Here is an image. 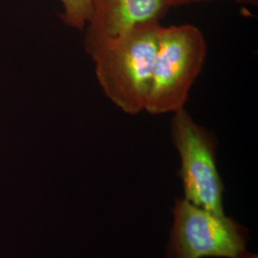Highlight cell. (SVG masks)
<instances>
[{
  "label": "cell",
  "instance_id": "cell-1",
  "mask_svg": "<svg viewBox=\"0 0 258 258\" xmlns=\"http://www.w3.org/2000/svg\"><path fill=\"white\" fill-rule=\"evenodd\" d=\"M160 26L157 19L142 21L84 48L104 95L129 115L145 110Z\"/></svg>",
  "mask_w": 258,
  "mask_h": 258
},
{
  "label": "cell",
  "instance_id": "cell-2",
  "mask_svg": "<svg viewBox=\"0 0 258 258\" xmlns=\"http://www.w3.org/2000/svg\"><path fill=\"white\" fill-rule=\"evenodd\" d=\"M207 53L203 33L196 26L161 25L145 111L162 115L184 108Z\"/></svg>",
  "mask_w": 258,
  "mask_h": 258
},
{
  "label": "cell",
  "instance_id": "cell-3",
  "mask_svg": "<svg viewBox=\"0 0 258 258\" xmlns=\"http://www.w3.org/2000/svg\"><path fill=\"white\" fill-rule=\"evenodd\" d=\"M170 211L165 258H240L249 250V229L226 212L209 211L184 196L174 198Z\"/></svg>",
  "mask_w": 258,
  "mask_h": 258
},
{
  "label": "cell",
  "instance_id": "cell-4",
  "mask_svg": "<svg viewBox=\"0 0 258 258\" xmlns=\"http://www.w3.org/2000/svg\"><path fill=\"white\" fill-rule=\"evenodd\" d=\"M171 140L180 156L184 197L209 211L225 213V184L217 166V138L199 125L185 108L173 113Z\"/></svg>",
  "mask_w": 258,
  "mask_h": 258
},
{
  "label": "cell",
  "instance_id": "cell-5",
  "mask_svg": "<svg viewBox=\"0 0 258 258\" xmlns=\"http://www.w3.org/2000/svg\"><path fill=\"white\" fill-rule=\"evenodd\" d=\"M84 48L104 37L117 36L136 23L165 17L168 8L162 0H89Z\"/></svg>",
  "mask_w": 258,
  "mask_h": 258
},
{
  "label": "cell",
  "instance_id": "cell-6",
  "mask_svg": "<svg viewBox=\"0 0 258 258\" xmlns=\"http://www.w3.org/2000/svg\"><path fill=\"white\" fill-rule=\"evenodd\" d=\"M62 12L60 19L66 26L83 31L91 18L89 0H60Z\"/></svg>",
  "mask_w": 258,
  "mask_h": 258
},
{
  "label": "cell",
  "instance_id": "cell-7",
  "mask_svg": "<svg viewBox=\"0 0 258 258\" xmlns=\"http://www.w3.org/2000/svg\"><path fill=\"white\" fill-rule=\"evenodd\" d=\"M166 7L169 9L171 7H178L182 5H186L190 3H196V2H202V1H211V0H162ZM240 3H247V4H254L256 5L258 0H235Z\"/></svg>",
  "mask_w": 258,
  "mask_h": 258
},
{
  "label": "cell",
  "instance_id": "cell-8",
  "mask_svg": "<svg viewBox=\"0 0 258 258\" xmlns=\"http://www.w3.org/2000/svg\"><path fill=\"white\" fill-rule=\"evenodd\" d=\"M240 258H258V255L256 253H252V252H250L249 250H248L247 252H245Z\"/></svg>",
  "mask_w": 258,
  "mask_h": 258
}]
</instances>
